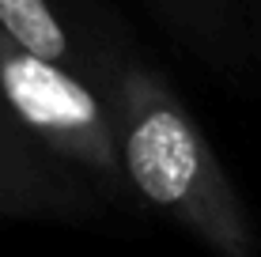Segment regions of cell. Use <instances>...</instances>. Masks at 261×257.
<instances>
[{"instance_id": "obj_1", "label": "cell", "mask_w": 261, "mask_h": 257, "mask_svg": "<svg viewBox=\"0 0 261 257\" xmlns=\"http://www.w3.org/2000/svg\"><path fill=\"white\" fill-rule=\"evenodd\" d=\"M0 219L133 227L148 219L95 83L19 49L0 31Z\"/></svg>"}, {"instance_id": "obj_2", "label": "cell", "mask_w": 261, "mask_h": 257, "mask_svg": "<svg viewBox=\"0 0 261 257\" xmlns=\"http://www.w3.org/2000/svg\"><path fill=\"white\" fill-rule=\"evenodd\" d=\"M114 125L133 189L148 216H163L216 257H261L257 227L216 159L193 110L140 46L110 87Z\"/></svg>"}, {"instance_id": "obj_3", "label": "cell", "mask_w": 261, "mask_h": 257, "mask_svg": "<svg viewBox=\"0 0 261 257\" xmlns=\"http://www.w3.org/2000/svg\"><path fill=\"white\" fill-rule=\"evenodd\" d=\"M0 31L31 57L95 83L106 99L125 57L137 49L106 0H0Z\"/></svg>"}, {"instance_id": "obj_4", "label": "cell", "mask_w": 261, "mask_h": 257, "mask_svg": "<svg viewBox=\"0 0 261 257\" xmlns=\"http://www.w3.org/2000/svg\"><path fill=\"white\" fill-rule=\"evenodd\" d=\"M148 19L190 61L220 79H246L254 72L246 31V0H137Z\"/></svg>"}, {"instance_id": "obj_5", "label": "cell", "mask_w": 261, "mask_h": 257, "mask_svg": "<svg viewBox=\"0 0 261 257\" xmlns=\"http://www.w3.org/2000/svg\"><path fill=\"white\" fill-rule=\"evenodd\" d=\"M246 31H250L254 72H261V0H246Z\"/></svg>"}]
</instances>
